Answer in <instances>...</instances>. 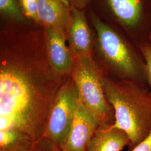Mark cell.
<instances>
[{
  "label": "cell",
  "mask_w": 151,
  "mask_h": 151,
  "mask_svg": "<svg viewBox=\"0 0 151 151\" xmlns=\"http://www.w3.org/2000/svg\"><path fill=\"white\" fill-rule=\"evenodd\" d=\"M90 18L96 34L95 47L101 63L99 64L105 74L149 87L146 61L140 47L93 11Z\"/></svg>",
  "instance_id": "cell-1"
},
{
  "label": "cell",
  "mask_w": 151,
  "mask_h": 151,
  "mask_svg": "<svg viewBox=\"0 0 151 151\" xmlns=\"http://www.w3.org/2000/svg\"><path fill=\"white\" fill-rule=\"evenodd\" d=\"M105 96L114 109L111 126L124 132L129 139V151L151 132V95L149 87L139 83L118 80L104 74Z\"/></svg>",
  "instance_id": "cell-2"
},
{
  "label": "cell",
  "mask_w": 151,
  "mask_h": 151,
  "mask_svg": "<svg viewBox=\"0 0 151 151\" xmlns=\"http://www.w3.org/2000/svg\"><path fill=\"white\" fill-rule=\"evenodd\" d=\"M104 74L92 55L74 58L70 76L77 88L78 100L97 121L99 127L110 126L115 121L113 108L108 102L103 87Z\"/></svg>",
  "instance_id": "cell-3"
},
{
  "label": "cell",
  "mask_w": 151,
  "mask_h": 151,
  "mask_svg": "<svg viewBox=\"0 0 151 151\" xmlns=\"http://www.w3.org/2000/svg\"><path fill=\"white\" fill-rule=\"evenodd\" d=\"M103 9L119 29L139 47L149 42L151 0H100Z\"/></svg>",
  "instance_id": "cell-4"
},
{
  "label": "cell",
  "mask_w": 151,
  "mask_h": 151,
  "mask_svg": "<svg viewBox=\"0 0 151 151\" xmlns=\"http://www.w3.org/2000/svg\"><path fill=\"white\" fill-rule=\"evenodd\" d=\"M78 102L77 88L71 76L57 92L49 109L44 137L61 149L67 140Z\"/></svg>",
  "instance_id": "cell-5"
},
{
  "label": "cell",
  "mask_w": 151,
  "mask_h": 151,
  "mask_svg": "<svg viewBox=\"0 0 151 151\" xmlns=\"http://www.w3.org/2000/svg\"><path fill=\"white\" fill-rule=\"evenodd\" d=\"M68 47L74 58L92 55L95 37L81 10L71 5L70 21L66 32Z\"/></svg>",
  "instance_id": "cell-6"
},
{
  "label": "cell",
  "mask_w": 151,
  "mask_h": 151,
  "mask_svg": "<svg viewBox=\"0 0 151 151\" xmlns=\"http://www.w3.org/2000/svg\"><path fill=\"white\" fill-rule=\"evenodd\" d=\"M99 127L97 121L78 100L70 133L60 150L86 151L90 141Z\"/></svg>",
  "instance_id": "cell-7"
},
{
  "label": "cell",
  "mask_w": 151,
  "mask_h": 151,
  "mask_svg": "<svg viewBox=\"0 0 151 151\" xmlns=\"http://www.w3.org/2000/svg\"><path fill=\"white\" fill-rule=\"evenodd\" d=\"M45 30L48 57L52 69L60 75L71 74L74 57L66 44V33L50 27Z\"/></svg>",
  "instance_id": "cell-8"
},
{
  "label": "cell",
  "mask_w": 151,
  "mask_h": 151,
  "mask_svg": "<svg viewBox=\"0 0 151 151\" xmlns=\"http://www.w3.org/2000/svg\"><path fill=\"white\" fill-rule=\"evenodd\" d=\"M40 24L65 32L70 21L71 5L68 0H37Z\"/></svg>",
  "instance_id": "cell-9"
},
{
  "label": "cell",
  "mask_w": 151,
  "mask_h": 151,
  "mask_svg": "<svg viewBox=\"0 0 151 151\" xmlns=\"http://www.w3.org/2000/svg\"><path fill=\"white\" fill-rule=\"evenodd\" d=\"M129 139L122 130L111 125L99 127L90 141L86 151H122L129 147Z\"/></svg>",
  "instance_id": "cell-10"
},
{
  "label": "cell",
  "mask_w": 151,
  "mask_h": 151,
  "mask_svg": "<svg viewBox=\"0 0 151 151\" xmlns=\"http://www.w3.org/2000/svg\"><path fill=\"white\" fill-rule=\"evenodd\" d=\"M35 142L29 135L20 132L0 131V151H34Z\"/></svg>",
  "instance_id": "cell-11"
},
{
  "label": "cell",
  "mask_w": 151,
  "mask_h": 151,
  "mask_svg": "<svg viewBox=\"0 0 151 151\" xmlns=\"http://www.w3.org/2000/svg\"><path fill=\"white\" fill-rule=\"evenodd\" d=\"M0 10L4 14L17 21L24 20L22 11L16 0H0Z\"/></svg>",
  "instance_id": "cell-12"
},
{
  "label": "cell",
  "mask_w": 151,
  "mask_h": 151,
  "mask_svg": "<svg viewBox=\"0 0 151 151\" xmlns=\"http://www.w3.org/2000/svg\"><path fill=\"white\" fill-rule=\"evenodd\" d=\"M22 12L32 21L40 24L37 12V0H19Z\"/></svg>",
  "instance_id": "cell-13"
},
{
  "label": "cell",
  "mask_w": 151,
  "mask_h": 151,
  "mask_svg": "<svg viewBox=\"0 0 151 151\" xmlns=\"http://www.w3.org/2000/svg\"><path fill=\"white\" fill-rule=\"evenodd\" d=\"M140 50L146 61L148 86L151 87V44L148 42L140 47Z\"/></svg>",
  "instance_id": "cell-14"
},
{
  "label": "cell",
  "mask_w": 151,
  "mask_h": 151,
  "mask_svg": "<svg viewBox=\"0 0 151 151\" xmlns=\"http://www.w3.org/2000/svg\"><path fill=\"white\" fill-rule=\"evenodd\" d=\"M129 151H151V132L138 145Z\"/></svg>",
  "instance_id": "cell-15"
},
{
  "label": "cell",
  "mask_w": 151,
  "mask_h": 151,
  "mask_svg": "<svg viewBox=\"0 0 151 151\" xmlns=\"http://www.w3.org/2000/svg\"><path fill=\"white\" fill-rule=\"evenodd\" d=\"M70 5L81 10L85 8L91 0H68Z\"/></svg>",
  "instance_id": "cell-16"
},
{
  "label": "cell",
  "mask_w": 151,
  "mask_h": 151,
  "mask_svg": "<svg viewBox=\"0 0 151 151\" xmlns=\"http://www.w3.org/2000/svg\"><path fill=\"white\" fill-rule=\"evenodd\" d=\"M34 151H42V150H35ZM63 151V150H60V149H59V148H55L54 147L52 150H50V151Z\"/></svg>",
  "instance_id": "cell-17"
},
{
  "label": "cell",
  "mask_w": 151,
  "mask_h": 151,
  "mask_svg": "<svg viewBox=\"0 0 151 151\" xmlns=\"http://www.w3.org/2000/svg\"><path fill=\"white\" fill-rule=\"evenodd\" d=\"M149 42L151 44V33L150 35V37H149Z\"/></svg>",
  "instance_id": "cell-18"
}]
</instances>
